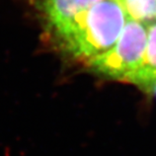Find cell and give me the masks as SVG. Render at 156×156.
Masks as SVG:
<instances>
[{
  "mask_svg": "<svg viewBox=\"0 0 156 156\" xmlns=\"http://www.w3.org/2000/svg\"><path fill=\"white\" fill-rule=\"evenodd\" d=\"M153 92L155 93V94H156V86L154 87V89H153Z\"/></svg>",
  "mask_w": 156,
  "mask_h": 156,
  "instance_id": "6",
  "label": "cell"
},
{
  "mask_svg": "<svg viewBox=\"0 0 156 156\" xmlns=\"http://www.w3.org/2000/svg\"><path fill=\"white\" fill-rule=\"evenodd\" d=\"M98 1L101 0H42L40 7L47 26L60 42Z\"/></svg>",
  "mask_w": 156,
  "mask_h": 156,
  "instance_id": "3",
  "label": "cell"
},
{
  "mask_svg": "<svg viewBox=\"0 0 156 156\" xmlns=\"http://www.w3.org/2000/svg\"><path fill=\"white\" fill-rule=\"evenodd\" d=\"M147 39V26L129 17L116 45L87 65L107 76L130 82L144 64Z\"/></svg>",
  "mask_w": 156,
  "mask_h": 156,
  "instance_id": "2",
  "label": "cell"
},
{
  "mask_svg": "<svg viewBox=\"0 0 156 156\" xmlns=\"http://www.w3.org/2000/svg\"><path fill=\"white\" fill-rule=\"evenodd\" d=\"M130 18L147 24L156 20V0H119Z\"/></svg>",
  "mask_w": 156,
  "mask_h": 156,
  "instance_id": "5",
  "label": "cell"
},
{
  "mask_svg": "<svg viewBox=\"0 0 156 156\" xmlns=\"http://www.w3.org/2000/svg\"><path fill=\"white\" fill-rule=\"evenodd\" d=\"M130 83L136 84L147 91H153L156 86V21L150 24L148 30L144 64Z\"/></svg>",
  "mask_w": 156,
  "mask_h": 156,
  "instance_id": "4",
  "label": "cell"
},
{
  "mask_svg": "<svg viewBox=\"0 0 156 156\" xmlns=\"http://www.w3.org/2000/svg\"><path fill=\"white\" fill-rule=\"evenodd\" d=\"M128 18L119 0H101L85 12L60 44L87 65L116 45Z\"/></svg>",
  "mask_w": 156,
  "mask_h": 156,
  "instance_id": "1",
  "label": "cell"
}]
</instances>
